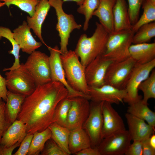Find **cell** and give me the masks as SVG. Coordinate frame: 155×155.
I'll use <instances>...</instances> for the list:
<instances>
[{
    "instance_id": "6da1fadb",
    "label": "cell",
    "mask_w": 155,
    "mask_h": 155,
    "mask_svg": "<svg viewBox=\"0 0 155 155\" xmlns=\"http://www.w3.org/2000/svg\"><path fill=\"white\" fill-rule=\"evenodd\" d=\"M67 94V89L58 82L37 86L26 97L17 119L26 124L27 133L43 131L53 123L57 105Z\"/></svg>"
},
{
    "instance_id": "7a4b0ae2",
    "label": "cell",
    "mask_w": 155,
    "mask_h": 155,
    "mask_svg": "<svg viewBox=\"0 0 155 155\" xmlns=\"http://www.w3.org/2000/svg\"><path fill=\"white\" fill-rule=\"evenodd\" d=\"M96 27L90 37L84 34L80 36L74 52L85 68L92 60L104 53L109 33L102 25L96 22Z\"/></svg>"
},
{
    "instance_id": "3957f363",
    "label": "cell",
    "mask_w": 155,
    "mask_h": 155,
    "mask_svg": "<svg viewBox=\"0 0 155 155\" xmlns=\"http://www.w3.org/2000/svg\"><path fill=\"white\" fill-rule=\"evenodd\" d=\"M60 58L65 77L69 85L75 90L89 96V87L86 80L85 67L74 51L68 50L66 53L61 54Z\"/></svg>"
},
{
    "instance_id": "277c9868",
    "label": "cell",
    "mask_w": 155,
    "mask_h": 155,
    "mask_svg": "<svg viewBox=\"0 0 155 155\" xmlns=\"http://www.w3.org/2000/svg\"><path fill=\"white\" fill-rule=\"evenodd\" d=\"M134 34L131 29L109 34L102 55L113 62H119L129 58L130 57L129 49Z\"/></svg>"
},
{
    "instance_id": "5b68a950",
    "label": "cell",
    "mask_w": 155,
    "mask_h": 155,
    "mask_svg": "<svg viewBox=\"0 0 155 155\" xmlns=\"http://www.w3.org/2000/svg\"><path fill=\"white\" fill-rule=\"evenodd\" d=\"M51 6L55 9L57 17L56 29L60 38L59 49L61 54L68 51L67 46L71 33L75 29H80L82 25L75 21L72 14H67L64 11L62 0H48Z\"/></svg>"
},
{
    "instance_id": "8992f818",
    "label": "cell",
    "mask_w": 155,
    "mask_h": 155,
    "mask_svg": "<svg viewBox=\"0 0 155 155\" xmlns=\"http://www.w3.org/2000/svg\"><path fill=\"white\" fill-rule=\"evenodd\" d=\"M6 86L11 92L21 94L26 97L35 90L36 86L35 80L24 63L17 68L5 73Z\"/></svg>"
},
{
    "instance_id": "52a82bcc",
    "label": "cell",
    "mask_w": 155,
    "mask_h": 155,
    "mask_svg": "<svg viewBox=\"0 0 155 155\" xmlns=\"http://www.w3.org/2000/svg\"><path fill=\"white\" fill-rule=\"evenodd\" d=\"M136 62L131 57L123 61L112 62L107 70L104 84L124 90Z\"/></svg>"
},
{
    "instance_id": "ba28073f",
    "label": "cell",
    "mask_w": 155,
    "mask_h": 155,
    "mask_svg": "<svg viewBox=\"0 0 155 155\" xmlns=\"http://www.w3.org/2000/svg\"><path fill=\"white\" fill-rule=\"evenodd\" d=\"M30 55L24 64L34 78L36 86L51 82L49 56L36 50Z\"/></svg>"
},
{
    "instance_id": "9c48e42d",
    "label": "cell",
    "mask_w": 155,
    "mask_h": 155,
    "mask_svg": "<svg viewBox=\"0 0 155 155\" xmlns=\"http://www.w3.org/2000/svg\"><path fill=\"white\" fill-rule=\"evenodd\" d=\"M155 67V59L146 64H135L125 89L126 96L124 102L129 105L142 98L138 93V86L148 78Z\"/></svg>"
},
{
    "instance_id": "30bf717a",
    "label": "cell",
    "mask_w": 155,
    "mask_h": 155,
    "mask_svg": "<svg viewBox=\"0 0 155 155\" xmlns=\"http://www.w3.org/2000/svg\"><path fill=\"white\" fill-rule=\"evenodd\" d=\"M103 102L92 101L90 102L89 115L82 126L89 136L91 147L93 148L97 147L102 140L103 118L102 107Z\"/></svg>"
},
{
    "instance_id": "8fae6325",
    "label": "cell",
    "mask_w": 155,
    "mask_h": 155,
    "mask_svg": "<svg viewBox=\"0 0 155 155\" xmlns=\"http://www.w3.org/2000/svg\"><path fill=\"white\" fill-rule=\"evenodd\" d=\"M131 140L128 130H121L103 139L97 148L100 155H125Z\"/></svg>"
},
{
    "instance_id": "7c38bea8",
    "label": "cell",
    "mask_w": 155,
    "mask_h": 155,
    "mask_svg": "<svg viewBox=\"0 0 155 155\" xmlns=\"http://www.w3.org/2000/svg\"><path fill=\"white\" fill-rule=\"evenodd\" d=\"M47 47L50 53L49 57L51 81L59 82L65 86L68 91V98L81 96L90 100L89 96L75 90L67 82L61 61V53L58 46Z\"/></svg>"
},
{
    "instance_id": "4fadbf2b",
    "label": "cell",
    "mask_w": 155,
    "mask_h": 155,
    "mask_svg": "<svg viewBox=\"0 0 155 155\" xmlns=\"http://www.w3.org/2000/svg\"><path fill=\"white\" fill-rule=\"evenodd\" d=\"M71 105L68 112L66 127L70 130L82 127L90 111L89 100L82 97L70 98Z\"/></svg>"
},
{
    "instance_id": "5bb4252c",
    "label": "cell",
    "mask_w": 155,
    "mask_h": 155,
    "mask_svg": "<svg viewBox=\"0 0 155 155\" xmlns=\"http://www.w3.org/2000/svg\"><path fill=\"white\" fill-rule=\"evenodd\" d=\"M112 62L101 55L96 58L86 67L85 77L89 87H98L104 85L106 72Z\"/></svg>"
},
{
    "instance_id": "9a60e30c",
    "label": "cell",
    "mask_w": 155,
    "mask_h": 155,
    "mask_svg": "<svg viewBox=\"0 0 155 155\" xmlns=\"http://www.w3.org/2000/svg\"><path fill=\"white\" fill-rule=\"evenodd\" d=\"M88 94L90 100L92 101L119 104L123 103L126 92L125 89L120 90L109 85L104 84L98 87H89Z\"/></svg>"
},
{
    "instance_id": "2e32d148",
    "label": "cell",
    "mask_w": 155,
    "mask_h": 155,
    "mask_svg": "<svg viewBox=\"0 0 155 155\" xmlns=\"http://www.w3.org/2000/svg\"><path fill=\"white\" fill-rule=\"evenodd\" d=\"M102 111L103 118L102 139L117 131L126 129L122 118L111 104L103 102Z\"/></svg>"
},
{
    "instance_id": "e0dca14e",
    "label": "cell",
    "mask_w": 155,
    "mask_h": 155,
    "mask_svg": "<svg viewBox=\"0 0 155 155\" xmlns=\"http://www.w3.org/2000/svg\"><path fill=\"white\" fill-rule=\"evenodd\" d=\"M30 28L25 21L13 31V37L24 52L30 54L40 47L41 42H37L32 36Z\"/></svg>"
},
{
    "instance_id": "ac0fdd59",
    "label": "cell",
    "mask_w": 155,
    "mask_h": 155,
    "mask_svg": "<svg viewBox=\"0 0 155 155\" xmlns=\"http://www.w3.org/2000/svg\"><path fill=\"white\" fill-rule=\"evenodd\" d=\"M51 6L48 0H40L36 5L33 15L27 16L26 21L30 29L40 40L41 42L47 47L42 35V27L47 15Z\"/></svg>"
},
{
    "instance_id": "d6986e66",
    "label": "cell",
    "mask_w": 155,
    "mask_h": 155,
    "mask_svg": "<svg viewBox=\"0 0 155 155\" xmlns=\"http://www.w3.org/2000/svg\"><path fill=\"white\" fill-rule=\"evenodd\" d=\"M125 116L132 140H142L154 133L155 129L144 120L127 113Z\"/></svg>"
},
{
    "instance_id": "ffe728a7",
    "label": "cell",
    "mask_w": 155,
    "mask_h": 155,
    "mask_svg": "<svg viewBox=\"0 0 155 155\" xmlns=\"http://www.w3.org/2000/svg\"><path fill=\"white\" fill-rule=\"evenodd\" d=\"M27 134L26 124L22 121L17 119L3 133L0 145L9 147L18 142L21 143Z\"/></svg>"
},
{
    "instance_id": "44dd1931",
    "label": "cell",
    "mask_w": 155,
    "mask_h": 155,
    "mask_svg": "<svg viewBox=\"0 0 155 155\" xmlns=\"http://www.w3.org/2000/svg\"><path fill=\"white\" fill-rule=\"evenodd\" d=\"M116 0H100L98 8L93 16L97 17L100 23L110 34L114 32L113 9Z\"/></svg>"
},
{
    "instance_id": "7402d4cb",
    "label": "cell",
    "mask_w": 155,
    "mask_h": 155,
    "mask_svg": "<svg viewBox=\"0 0 155 155\" xmlns=\"http://www.w3.org/2000/svg\"><path fill=\"white\" fill-rule=\"evenodd\" d=\"M113 14L115 32L132 29L126 0H116Z\"/></svg>"
},
{
    "instance_id": "603a6c76",
    "label": "cell",
    "mask_w": 155,
    "mask_h": 155,
    "mask_svg": "<svg viewBox=\"0 0 155 155\" xmlns=\"http://www.w3.org/2000/svg\"><path fill=\"white\" fill-rule=\"evenodd\" d=\"M129 52L130 57L136 63H148L155 59V43L132 44Z\"/></svg>"
},
{
    "instance_id": "cb8c5ba5",
    "label": "cell",
    "mask_w": 155,
    "mask_h": 155,
    "mask_svg": "<svg viewBox=\"0 0 155 155\" xmlns=\"http://www.w3.org/2000/svg\"><path fill=\"white\" fill-rule=\"evenodd\" d=\"M26 96L8 90L5 104L6 119L10 126L17 119Z\"/></svg>"
},
{
    "instance_id": "d4e9b609",
    "label": "cell",
    "mask_w": 155,
    "mask_h": 155,
    "mask_svg": "<svg viewBox=\"0 0 155 155\" xmlns=\"http://www.w3.org/2000/svg\"><path fill=\"white\" fill-rule=\"evenodd\" d=\"M68 146L71 154H75L83 149L91 146L90 138L82 127L70 130Z\"/></svg>"
},
{
    "instance_id": "484cf974",
    "label": "cell",
    "mask_w": 155,
    "mask_h": 155,
    "mask_svg": "<svg viewBox=\"0 0 155 155\" xmlns=\"http://www.w3.org/2000/svg\"><path fill=\"white\" fill-rule=\"evenodd\" d=\"M127 112L144 120L155 129V113L149 108L148 103L144 102L142 98L129 104Z\"/></svg>"
},
{
    "instance_id": "4316f807",
    "label": "cell",
    "mask_w": 155,
    "mask_h": 155,
    "mask_svg": "<svg viewBox=\"0 0 155 155\" xmlns=\"http://www.w3.org/2000/svg\"><path fill=\"white\" fill-rule=\"evenodd\" d=\"M51 133V138L65 152L71 154L69 151L68 142L70 130L56 123H51L48 127Z\"/></svg>"
},
{
    "instance_id": "83f0119b",
    "label": "cell",
    "mask_w": 155,
    "mask_h": 155,
    "mask_svg": "<svg viewBox=\"0 0 155 155\" xmlns=\"http://www.w3.org/2000/svg\"><path fill=\"white\" fill-rule=\"evenodd\" d=\"M51 136V131L49 127L43 131L34 132L27 155L40 154L46 142Z\"/></svg>"
},
{
    "instance_id": "f1b7e54d",
    "label": "cell",
    "mask_w": 155,
    "mask_h": 155,
    "mask_svg": "<svg viewBox=\"0 0 155 155\" xmlns=\"http://www.w3.org/2000/svg\"><path fill=\"white\" fill-rule=\"evenodd\" d=\"M2 37L8 39L11 43L12 48L9 51L10 54L13 55L15 58V61L13 65L10 67L5 68L3 71L13 70L18 67L20 65L19 55L20 47L14 39L13 32L8 28L0 26V40Z\"/></svg>"
},
{
    "instance_id": "f546056e",
    "label": "cell",
    "mask_w": 155,
    "mask_h": 155,
    "mask_svg": "<svg viewBox=\"0 0 155 155\" xmlns=\"http://www.w3.org/2000/svg\"><path fill=\"white\" fill-rule=\"evenodd\" d=\"M142 6L143 13L132 26L131 30L135 33L143 25L155 21V3L150 0H145Z\"/></svg>"
},
{
    "instance_id": "4dcf8cb0",
    "label": "cell",
    "mask_w": 155,
    "mask_h": 155,
    "mask_svg": "<svg viewBox=\"0 0 155 155\" xmlns=\"http://www.w3.org/2000/svg\"><path fill=\"white\" fill-rule=\"evenodd\" d=\"M71 104L70 98L67 97L61 100L55 108L53 123L66 127L67 117Z\"/></svg>"
},
{
    "instance_id": "1f68e13d",
    "label": "cell",
    "mask_w": 155,
    "mask_h": 155,
    "mask_svg": "<svg viewBox=\"0 0 155 155\" xmlns=\"http://www.w3.org/2000/svg\"><path fill=\"white\" fill-rule=\"evenodd\" d=\"M155 36V22L146 24L141 26L135 33L132 43L138 44L148 43Z\"/></svg>"
},
{
    "instance_id": "d6a6232c",
    "label": "cell",
    "mask_w": 155,
    "mask_h": 155,
    "mask_svg": "<svg viewBox=\"0 0 155 155\" xmlns=\"http://www.w3.org/2000/svg\"><path fill=\"white\" fill-rule=\"evenodd\" d=\"M100 3V0H84L82 4L78 8L77 12L84 15L85 17L83 26L84 31L88 29L90 20L93 16L94 12L98 7Z\"/></svg>"
},
{
    "instance_id": "836d02e7",
    "label": "cell",
    "mask_w": 155,
    "mask_h": 155,
    "mask_svg": "<svg viewBox=\"0 0 155 155\" xmlns=\"http://www.w3.org/2000/svg\"><path fill=\"white\" fill-rule=\"evenodd\" d=\"M143 93L142 100L145 102L150 98H155V70L153 69L151 73L146 79L142 82L138 87Z\"/></svg>"
},
{
    "instance_id": "e575fe53",
    "label": "cell",
    "mask_w": 155,
    "mask_h": 155,
    "mask_svg": "<svg viewBox=\"0 0 155 155\" xmlns=\"http://www.w3.org/2000/svg\"><path fill=\"white\" fill-rule=\"evenodd\" d=\"M40 0H0L3 2L9 8L11 5H14L21 10L27 13L30 17L34 15L35 7Z\"/></svg>"
},
{
    "instance_id": "d590c367",
    "label": "cell",
    "mask_w": 155,
    "mask_h": 155,
    "mask_svg": "<svg viewBox=\"0 0 155 155\" xmlns=\"http://www.w3.org/2000/svg\"><path fill=\"white\" fill-rule=\"evenodd\" d=\"M128 12L132 26L137 22L139 18L140 10L145 0H127Z\"/></svg>"
},
{
    "instance_id": "8d00e7d4",
    "label": "cell",
    "mask_w": 155,
    "mask_h": 155,
    "mask_svg": "<svg viewBox=\"0 0 155 155\" xmlns=\"http://www.w3.org/2000/svg\"><path fill=\"white\" fill-rule=\"evenodd\" d=\"M40 154L42 155H67L51 138L46 142Z\"/></svg>"
},
{
    "instance_id": "74e56055",
    "label": "cell",
    "mask_w": 155,
    "mask_h": 155,
    "mask_svg": "<svg viewBox=\"0 0 155 155\" xmlns=\"http://www.w3.org/2000/svg\"><path fill=\"white\" fill-rule=\"evenodd\" d=\"M5 101L0 100V144L2 135L9 126L5 115Z\"/></svg>"
},
{
    "instance_id": "f35d334b",
    "label": "cell",
    "mask_w": 155,
    "mask_h": 155,
    "mask_svg": "<svg viewBox=\"0 0 155 155\" xmlns=\"http://www.w3.org/2000/svg\"><path fill=\"white\" fill-rule=\"evenodd\" d=\"M33 136V134L27 133L21 143L18 150L13 155H27Z\"/></svg>"
},
{
    "instance_id": "ab89813d",
    "label": "cell",
    "mask_w": 155,
    "mask_h": 155,
    "mask_svg": "<svg viewBox=\"0 0 155 155\" xmlns=\"http://www.w3.org/2000/svg\"><path fill=\"white\" fill-rule=\"evenodd\" d=\"M125 152V155H142V150L141 141L133 140Z\"/></svg>"
},
{
    "instance_id": "60d3db41",
    "label": "cell",
    "mask_w": 155,
    "mask_h": 155,
    "mask_svg": "<svg viewBox=\"0 0 155 155\" xmlns=\"http://www.w3.org/2000/svg\"><path fill=\"white\" fill-rule=\"evenodd\" d=\"M141 141L142 155H155V149L153 148L150 145L149 142V137Z\"/></svg>"
},
{
    "instance_id": "b9f144b4",
    "label": "cell",
    "mask_w": 155,
    "mask_h": 155,
    "mask_svg": "<svg viewBox=\"0 0 155 155\" xmlns=\"http://www.w3.org/2000/svg\"><path fill=\"white\" fill-rule=\"evenodd\" d=\"M7 90L5 78H3L0 74V100H2L6 101Z\"/></svg>"
},
{
    "instance_id": "7bdbcfd3",
    "label": "cell",
    "mask_w": 155,
    "mask_h": 155,
    "mask_svg": "<svg viewBox=\"0 0 155 155\" xmlns=\"http://www.w3.org/2000/svg\"><path fill=\"white\" fill-rule=\"evenodd\" d=\"M76 155H100L97 147H90L76 153Z\"/></svg>"
},
{
    "instance_id": "ee69618b",
    "label": "cell",
    "mask_w": 155,
    "mask_h": 155,
    "mask_svg": "<svg viewBox=\"0 0 155 155\" xmlns=\"http://www.w3.org/2000/svg\"><path fill=\"white\" fill-rule=\"evenodd\" d=\"M20 142H18L9 147H6L0 145V155H11L15 149L19 147Z\"/></svg>"
},
{
    "instance_id": "f6af8a7d",
    "label": "cell",
    "mask_w": 155,
    "mask_h": 155,
    "mask_svg": "<svg viewBox=\"0 0 155 155\" xmlns=\"http://www.w3.org/2000/svg\"><path fill=\"white\" fill-rule=\"evenodd\" d=\"M149 142L152 147L155 149V135L154 133L149 137Z\"/></svg>"
},
{
    "instance_id": "bcb514c9",
    "label": "cell",
    "mask_w": 155,
    "mask_h": 155,
    "mask_svg": "<svg viewBox=\"0 0 155 155\" xmlns=\"http://www.w3.org/2000/svg\"><path fill=\"white\" fill-rule=\"evenodd\" d=\"M64 2L65 1H72L75 2L77 4L80 6L83 3L84 0H62Z\"/></svg>"
},
{
    "instance_id": "7dc6e473",
    "label": "cell",
    "mask_w": 155,
    "mask_h": 155,
    "mask_svg": "<svg viewBox=\"0 0 155 155\" xmlns=\"http://www.w3.org/2000/svg\"><path fill=\"white\" fill-rule=\"evenodd\" d=\"M5 5L4 2L0 1V8Z\"/></svg>"
},
{
    "instance_id": "c3c4849f",
    "label": "cell",
    "mask_w": 155,
    "mask_h": 155,
    "mask_svg": "<svg viewBox=\"0 0 155 155\" xmlns=\"http://www.w3.org/2000/svg\"><path fill=\"white\" fill-rule=\"evenodd\" d=\"M150 0L151 1L154 3H155V0Z\"/></svg>"
}]
</instances>
